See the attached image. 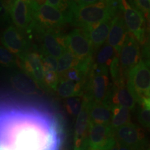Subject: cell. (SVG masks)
I'll return each instance as SVG.
<instances>
[{
  "label": "cell",
  "mask_w": 150,
  "mask_h": 150,
  "mask_svg": "<svg viewBox=\"0 0 150 150\" xmlns=\"http://www.w3.org/2000/svg\"><path fill=\"white\" fill-rule=\"evenodd\" d=\"M1 147L60 150L62 128L52 114L31 106L1 105Z\"/></svg>",
  "instance_id": "1"
},
{
  "label": "cell",
  "mask_w": 150,
  "mask_h": 150,
  "mask_svg": "<svg viewBox=\"0 0 150 150\" xmlns=\"http://www.w3.org/2000/svg\"><path fill=\"white\" fill-rule=\"evenodd\" d=\"M116 15L110 8L108 0H99L96 3L87 5H78L72 0L70 9L65 16L68 23L87 32L101 22L113 18Z\"/></svg>",
  "instance_id": "2"
},
{
  "label": "cell",
  "mask_w": 150,
  "mask_h": 150,
  "mask_svg": "<svg viewBox=\"0 0 150 150\" xmlns=\"http://www.w3.org/2000/svg\"><path fill=\"white\" fill-rule=\"evenodd\" d=\"M29 27L36 32L40 42V54L59 58L67 50L65 36L62 35L56 29L46 28L33 20Z\"/></svg>",
  "instance_id": "3"
},
{
  "label": "cell",
  "mask_w": 150,
  "mask_h": 150,
  "mask_svg": "<svg viewBox=\"0 0 150 150\" xmlns=\"http://www.w3.org/2000/svg\"><path fill=\"white\" fill-rule=\"evenodd\" d=\"M127 86L136 102L141 104L150 88V67L142 59L129 72Z\"/></svg>",
  "instance_id": "4"
},
{
  "label": "cell",
  "mask_w": 150,
  "mask_h": 150,
  "mask_svg": "<svg viewBox=\"0 0 150 150\" xmlns=\"http://www.w3.org/2000/svg\"><path fill=\"white\" fill-rule=\"evenodd\" d=\"M86 141L88 149L104 150H110L117 142L110 124H98L91 120Z\"/></svg>",
  "instance_id": "5"
},
{
  "label": "cell",
  "mask_w": 150,
  "mask_h": 150,
  "mask_svg": "<svg viewBox=\"0 0 150 150\" xmlns=\"http://www.w3.org/2000/svg\"><path fill=\"white\" fill-rule=\"evenodd\" d=\"M123 16L129 33H131L140 45L146 40V23L144 15L131 6L127 0H122Z\"/></svg>",
  "instance_id": "6"
},
{
  "label": "cell",
  "mask_w": 150,
  "mask_h": 150,
  "mask_svg": "<svg viewBox=\"0 0 150 150\" xmlns=\"http://www.w3.org/2000/svg\"><path fill=\"white\" fill-rule=\"evenodd\" d=\"M67 48L80 61L92 59L94 50L91 40L82 29H75L65 36Z\"/></svg>",
  "instance_id": "7"
},
{
  "label": "cell",
  "mask_w": 150,
  "mask_h": 150,
  "mask_svg": "<svg viewBox=\"0 0 150 150\" xmlns=\"http://www.w3.org/2000/svg\"><path fill=\"white\" fill-rule=\"evenodd\" d=\"M31 10L33 20L42 27L57 29L67 22L64 13L49 4L33 7Z\"/></svg>",
  "instance_id": "8"
},
{
  "label": "cell",
  "mask_w": 150,
  "mask_h": 150,
  "mask_svg": "<svg viewBox=\"0 0 150 150\" xmlns=\"http://www.w3.org/2000/svg\"><path fill=\"white\" fill-rule=\"evenodd\" d=\"M117 142L122 145L144 150L147 146V139L144 131L138 125L129 122L114 131Z\"/></svg>",
  "instance_id": "9"
},
{
  "label": "cell",
  "mask_w": 150,
  "mask_h": 150,
  "mask_svg": "<svg viewBox=\"0 0 150 150\" xmlns=\"http://www.w3.org/2000/svg\"><path fill=\"white\" fill-rule=\"evenodd\" d=\"M138 43L136 38L129 32L119 54L121 68L126 80L130 70L141 60Z\"/></svg>",
  "instance_id": "10"
},
{
  "label": "cell",
  "mask_w": 150,
  "mask_h": 150,
  "mask_svg": "<svg viewBox=\"0 0 150 150\" xmlns=\"http://www.w3.org/2000/svg\"><path fill=\"white\" fill-rule=\"evenodd\" d=\"M22 32L18 28L11 25L3 31L1 37L3 45L18 57L30 51V41L26 40Z\"/></svg>",
  "instance_id": "11"
},
{
  "label": "cell",
  "mask_w": 150,
  "mask_h": 150,
  "mask_svg": "<svg viewBox=\"0 0 150 150\" xmlns=\"http://www.w3.org/2000/svg\"><path fill=\"white\" fill-rule=\"evenodd\" d=\"M18 58L21 61L22 67L25 73L35 81L39 87L45 88L44 68L41 54L37 52L29 51Z\"/></svg>",
  "instance_id": "12"
},
{
  "label": "cell",
  "mask_w": 150,
  "mask_h": 150,
  "mask_svg": "<svg viewBox=\"0 0 150 150\" xmlns=\"http://www.w3.org/2000/svg\"><path fill=\"white\" fill-rule=\"evenodd\" d=\"M108 72L97 73L92 70L89 82V95L86 96L89 102L103 103L108 93Z\"/></svg>",
  "instance_id": "13"
},
{
  "label": "cell",
  "mask_w": 150,
  "mask_h": 150,
  "mask_svg": "<svg viewBox=\"0 0 150 150\" xmlns=\"http://www.w3.org/2000/svg\"><path fill=\"white\" fill-rule=\"evenodd\" d=\"M74 129V147H87L86 138L89 128L90 114L88 100L86 96L83 98V106L77 117H76Z\"/></svg>",
  "instance_id": "14"
},
{
  "label": "cell",
  "mask_w": 150,
  "mask_h": 150,
  "mask_svg": "<svg viewBox=\"0 0 150 150\" xmlns=\"http://www.w3.org/2000/svg\"><path fill=\"white\" fill-rule=\"evenodd\" d=\"M10 14L13 24L22 32L27 31L33 20L29 2L23 0H15Z\"/></svg>",
  "instance_id": "15"
},
{
  "label": "cell",
  "mask_w": 150,
  "mask_h": 150,
  "mask_svg": "<svg viewBox=\"0 0 150 150\" xmlns=\"http://www.w3.org/2000/svg\"><path fill=\"white\" fill-rule=\"evenodd\" d=\"M122 11H120L113 18L107 39L108 43L113 47L118 56L120 53L122 47L129 33L124 16L122 13Z\"/></svg>",
  "instance_id": "16"
},
{
  "label": "cell",
  "mask_w": 150,
  "mask_h": 150,
  "mask_svg": "<svg viewBox=\"0 0 150 150\" xmlns=\"http://www.w3.org/2000/svg\"><path fill=\"white\" fill-rule=\"evenodd\" d=\"M10 80L14 88L23 95L31 96L38 93V86L27 73H14L11 75Z\"/></svg>",
  "instance_id": "17"
},
{
  "label": "cell",
  "mask_w": 150,
  "mask_h": 150,
  "mask_svg": "<svg viewBox=\"0 0 150 150\" xmlns=\"http://www.w3.org/2000/svg\"><path fill=\"white\" fill-rule=\"evenodd\" d=\"M110 102L112 105L125 106L130 110H134L136 107V101L129 91L125 83L119 86L113 85L111 92Z\"/></svg>",
  "instance_id": "18"
},
{
  "label": "cell",
  "mask_w": 150,
  "mask_h": 150,
  "mask_svg": "<svg viewBox=\"0 0 150 150\" xmlns=\"http://www.w3.org/2000/svg\"><path fill=\"white\" fill-rule=\"evenodd\" d=\"M112 20L113 18L108 19V20L101 22L96 27L91 31H87V32L84 31L91 40L95 51L101 47L104 44V42L107 40L112 23Z\"/></svg>",
  "instance_id": "19"
},
{
  "label": "cell",
  "mask_w": 150,
  "mask_h": 150,
  "mask_svg": "<svg viewBox=\"0 0 150 150\" xmlns=\"http://www.w3.org/2000/svg\"><path fill=\"white\" fill-rule=\"evenodd\" d=\"M88 104L90 120L98 124H110L112 116V106H108L104 103H95L89 101Z\"/></svg>",
  "instance_id": "20"
},
{
  "label": "cell",
  "mask_w": 150,
  "mask_h": 150,
  "mask_svg": "<svg viewBox=\"0 0 150 150\" xmlns=\"http://www.w3.org/2000/svg\"><path fill=\"white\" fill-rule=\"evenodd\" d=\"M56 91L61 98L79 96L81 93V82H75L60 77Z\"/></svg>",
  "instance_id": "21"
},
{
  "label": "cell",
  "mask_w": 150,
  "mask_h": 150,
  "mask_svg": "<svg viewBox=\"0 0 150 150\" xmlns=\"http://www.w3.org/2000/svg\"><path fill=\"white\" fill-rule=\"evenodd\" d=\"M112 116L111 125L114 131L123 125L130 122V109L125 106L112 105L111 106Z\"/></svg>",
  "instance_id": "22"
},
{
  "label": "cell",
  "mask_w": 150,
  "mask_h": 150,
  "mask_svg": "<svg viewBox=\"0 0 150 150\" xmlns=\"http://www.w3.org/2000/svg\"><path fill=\"white\" fill-rule=\"evenodd\" d=\"M79 61L80 60L72 52L67 49L64 53L58 59V74L60 76H62L66 71L76 66Z\"/></svg>",
  "instance_id": "23"
},
{
  "label": "cell",
  "mask_w": 150,
  "mask_h": 150,
  "mask_svg": "<svg viewBox=\"0 0 150 150\" xmlns=\"http://www.w3.org/2000/svg\"><path fill=\"white\" fill-rule=\"evenodd\" d=\"M115 53H116V52L113 47L106 42L104 45L99 50L96 56L95 64L110 67V63L115 56Z\"/></svg>",
  "instance_id": "24"
},
{
  "label": "cell",
  "mask_w": 150,
  "mask_h": 150,
  "mask_svg": "<svg viewBox=\"0 0 150 150\" xmlns=\"http://www.w3.org/2000/svg\"><path fill=\"white\" fill-rule=\"evenodd\" d=\"M110 72L113 82V85L119 86L125 83L126 79L124 76L122 70L119 56L117 54L114 56L110 65Z\"/></svg>",
  "instance_id": "25"
},
{
  "label": "cell",
  "mask_w": 150,
  "mask_h": 150,
  "mask_svg": "<svg viewBox=\"0 0 150 150\" xmlns=\"http://www.w3.org/2000/svg\"><path fill=\"white\" fill-rule=\"evenodd\" d=\"M65 105L67 112L72 117H76L82 108L83 99L79 96L68 97L65 99Z\"/></svg>",
  "instance_id": "26"
},
{
  "label": "cell",
  "mask_w": 150,
  "mask_h": 150,
  "mask_svg": "<svg viewBox=\"0 0 150 150\" xmlns=\"http://www.w3.org/2000/svg\"><path fill=\"white\" fill-rule=\"evenodd\" d=\"M10 50L6 48L4 46L0 47V61L1 64L7 67H14L17 65L16 58Z\"/></svg>",
  "instance_id": "27"
},
{
  "label": "cell",
  "mask_w": 150,
  "mask_h": 150,
  "mask_svg": "<svg viewBox=\"0 0 150 150\" xmlns=\"http://www.w3.org/2000/svg\"><path fill=\"white\" fill-rule=\"evenodd\" d=\"M44 78L46 86L50 87L53 91H57V87L60 80V76L56 71L44 68Z\"/></svg>",
  "instance_id": "28"
},
{
  "label": "cell",
  "mask_w": 150,
  "mask_h": 150,
  "mask_svg": "<svg viewBox=\"0 0 150 150\" xmlns=\"http://www.w3.org/2000/svg\"><path fill=\"white\" fill-rule=\"evenodd\" d=\"M86 75V73H84L83 70L76 65V66L73 67L70 70L66 71L60 77L65 78L67 79L73 81L75 82H81L83 80L84 76Z\"/></svg>",
  "instance_id": "29"
},
{
  "label": "cell",
  "mask_w": 150,
  "mask_h": 150,
  "mask_svg": "<svg viewBox=\"0 0 150 150\" xmlns=\"http://www.w3.org/2000/svg\"><path fill=\"white\" fill-rule=\"evenodd\" d=\"M147 33L142 48V59L150 67V13L147 18Z\"/></svg>",
  "instance_id": "30"
},
{
  "label": "cell",
  "mask_w": 150,
  "mask_h": 150,
  "mask_svg": "<svg viewBox=\"0 0 150 150\" xmlns=\"http://www.w3.org/2000/svg\"><path fill=\"white\" fill-rule=\"evenodd\" d=\"M131 6L140 11L146 18L150 13V0H128Z\"/></svg>",
  "instance_id": "31"
},
{
  "label": "cell",
  "mask_w": 150,
  "mask_h": 150,
  "mask_svg": "<svg viewBox=\"0 0 150 150\" xmlns=\"http://www.w3.org/2000/svg\"><path fill=\"white\" fill-rule=\"evenodd\" d=\"M43 67L50 70L56 71L58 68V59L52 56L41 55Z\"/></svg>",
  "instance_id": "32"
},
{
  "label": "cell",
  "mask_w": 150,
  "mask_h": 150,
  "mask_svg": "<svg viewBox=\"0 0 150 150\" xmlns=\"http://www.w3.org/2000/svg\"><path fill=\"white\" fill-rule=\"evenodd\" d=\"M72 0H47L49 4L59 8L62 13L65 15L69 11Z\"/></svg>",
  "instance_id": "33"
},
{
  "label": "cell",
  "mask_w": 150,
  "mask_h": 150,
  "mask_svg": "<svg viewBox=\"0 0 150 150\" xmlns=\"http://www.w3.org/2000/svg\"><path fill=\"white\" fill-rule=\"evenodd\" d=\"M138 120L142 126L150 129V109L142 108L138 113Z\"/></svg>",
  "instance_id": "34"
},
{
  "label": "cell",
  "mask_w": 150,
  "mask_h": 150,
  "mask_svg": "<svg viewBox=\"0 0 150 150\" xmlns=\"http://www.w3.org/2000/svg\"><path fill=\"white\" fill-rule=\"evenodd\" d=\"M1 21L4 22H9L10 21V11L6 8V7L3 4L2 2H1Z\"/></svg>",
  "instance_id": "35"
},
{
  "label": "cell",
  "mask_w": 150,
  "mask_h": 150,
  "mask_svg": "<svg viewBox=\"0 0 150 150\" xmlns=\"http://www.w3.org/2000/svg\"><path fill=\"white\" fill-rule=\"evenodd\" d=\"M116 141H117V140H116ZM110 150H138V149H135V148L129 147V146L122 145V144L119 143V142H116L115 145L114 146V147H112Z\"/></svg>",
  "instance_id": "36"
},
{
  "label": "cell",
  "mask_w": 150,
  "mask_h": 150,
  "mask_svg": "<svg viewBox=\"0 0 150 150\" xmlns=\"http://www.w3.org/2000/svg\"><path fill=\"white\" fill-rule=\"evenodd\" d=\"M78 5H87L92 4L99 1V0H74Z\"/></svg>",
  "instance_id": "37"
},
{
  "label": "cell",
  "mask_w": 150,
  "mask_h": 150,
  "mask_svg": "<svg viewBox=\"0 0 150 150\" xmlns=\"http://www.w3.org/2000/svg\"><path fill=\"white\" fill-rule=\"evenodd\" d=\"M140 105L143 108H146V109H150V97H145L142 99V102Z\"/></svg>",
  "instance_id": "38"
},
{
  "label": "cell",
  "mask_w": 150,
  "mask_h": 150,
  "mask_svg": "<svg viewBox=\"0 0 150 150\" xmlns=\"http://www.w3.org/2000/svg\"><path fill=\"white\" fill-rule=\"evenodd\" d=\"M28 2L31 6H42L47 2V0H29Z\"/></svg>",
  "instance_id": "39"
},
{
  "label": "cell",
  "mask_w": 150,
  "mask_h": 150,
  "mask_svg": "<svg viewBox=\"0 0 150 150\" xmlns=\"http://www.w3.org/2000/svg\"><path fill=\"white\" fill-rule=\"evenodd\" d=\"M15 0H1V2L3 3V4L6 7V8L10 11L13 5Z\"/></svg>",
  "instance_id": "40"
},
{
  "label": "cell",
  "mask_w": 150,
  "mask_h": 150,
  "mask_svg": "<svg viewBox=\"0 0 150 150\" xmlns=\"http://www.w3.org/2000/svg\"><path fill=\"white\" fill-rule=\"evenodd\" d=\"M74 150H88V149L85 147H82L80 148H74Z\"/></svg>",
  "instance_id": "41"
},
{
  "label": "cell",
  "mask_w": 150,
  "mask_h": 150,
  "mask_svg": "<svg viewBox=\"0 0 150 150\" xmlns=\"http://www.w3.org/2000/svg\"><path fill=\"white\" fill-rule=\"evenodd\" d=\"M60 150H70L67 147H61Z\"/></svg>",
  "instance_id": "42"
},
{
  "label": "cell",
  "mask_w": 150,
  "mask_h": 150,
  "mask_svg": "<svg viewBox=\"0 0 150 150\" xmlns=\"http://www.w3.org/2000/svg\"><path fill=\"white\" fill-rule=\"evenodd\" d=\"M146 97H150V88H149V89L148 90V91H147V95H146Z\"/></svg>",
  "instance_id": "43"
},
{
  "label": "cell",
  "mask_w": 150,
  "mask_h": 150,
  "mask_svg": "<svg viewBox=\"0 0 150 150\" xmlns=\"http://www.w3.org/2000/svg\"><path fill=\"white\" fill-rule=\"evenodd\" d=\"M88 150H104V149H88Z\"/></svg>",
  "instance_id": "44"
},
{
  "label": "cell",
  "mask_w": 150,
  "mask_h": 150,
  "mask_svg": "<svg viewBox=\"0 0 150 150\" xmlns=\"http://www.w3.org/2000/svg\"><path fill=\"white\" fill-rule=\"evenodd\" d=\"M23 1H27V2H28V1H29V0H23Z\"/></svg>",
  "instance_id": "45"
},
{
  "label": "cell",
  "mask_w": 150,
  "mask_h": 150,
  "mask_svg": "<svg viewBox=\"0 0 150 150\" xmlns=\"http://www.w3.org/2000/svg\"><path fill=\"white\" fill-rule=\"evenodd\" d=\"M149 149H150V146H149Z\"/></svg>",
  "instance_id": "46"
},
{
  "label": "cell",
  "mask_w": 150,
  "mask_h": 150,
  "mask_svg": "<svg viewBox=\"0 0 150 150\" xmlns=\"http://www.w3.org/2000/svg\"><path fill=\"white\" fill-rule=\"evenodd\" d=\"M147 150H150V149H147Z\"/></svg>",
  "instance_id": "47"
}]
</instances>
